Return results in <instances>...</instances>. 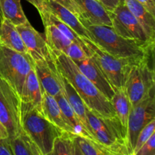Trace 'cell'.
Instances as JSON below:
<instances>
[{
  "mask_svg": "<svg viewBox=\"0 0 155 155\" xmlns=\"http://www.w3.org/2000/svg\"><path fill=\"white\" fill-rule=\"evenodd\" d=\"M27 49L30 57L33 61L45 60L51 58V48L42 35L35 30L29 21L23 24L16 26Z\"/></svg>",
  "mask_w": 155,
  "mask_h": 155,
  "instance_id": "cell-11",
  "label": "cell"
},
{
  "mask_svg": "<svg viewBox=\"0 0 155 155\" xmlns=\"http://www.w3.org/2000/svg\"><path fill=\"white\" fill-rule=\"evenodd\" d=\"M33 64L42 91L54 97L63 90L61 76L58 71L53 55L48 59L33 61Z\"/></svg>",
  "mask_w": 155,
  "mask_h": 155,
  "instance_id": "cell-12",
  "label": "cell"
},
{
  "mask_svg": "<svg viewBox=\"0 0 155 155\" xmlns=\"http://www.w3.org/2000/svg\"><path fill=\"white\" fill-rule=\"evenodd\" d=\"M0 44L25 55H29L16 26L5 18L0 24Z\"/></svg>",
  "mask_w": 155,
  "mask_h": 155,
  "instance_id": "cell-20",
  "label": "cell"
},
{
  "mask_svg": "<svg viewBox=\"0 0 155 155\" xmlns=\"http://www.w3.org/2000/svg\"><path fill=\"white\" fill-rule=\"evenodd\" d=\"M64 54H66L68 58H70L73 61L83 60L88 57L87 54L84 51L83 47L80 44L73 42L70 44Z\"/></svg>",
  "mask_w": 155,
  "mask_h": 155,
  "instance_id": "cell-30",
  "label": "cell"
},
{
  "mask_svg": "<svg viewBox=\"0 0 155 155\" xmlns=\"http://www.w3.org/2000/svg\"><path fill=\"white\" fill-rule=\"evenodd\" d=\"M118 1L120 2V3H124V0H118Z\"/></svg>",
  "mask_w": 155,
  "mask_h": 155,
  "instance_id": "cell-41",
  "label": "cell"
},
{
  "mask_svg": "<svg viewBox=\"0 0 155 155\" xmlns=\"http://www.w3.org/2000/svg\"><path fill=\"white\" fill-rule=\"evenodd\" d=\"M73 142H74V144H73V155H84L82 153V151H80V149L79 148V147L77 146V144L74 142V139H73Z\"/></svg>",
  "mask_w": 155,
  "mask_h": 155,
  "instance_id": "cell-39",
  "label": "cell"
},
{
  "mask_svg": "<svg viewBox=\"0 0 155 155\" xmlns=\"http://www.w3.org/2000/svg\"><path fill=\"white\" fill-rule=\"evenodd\" d=\"M73 144L71 135L64 133L55 139L52 149L47 155H73Z\"/></svg>",
  "mask_w": 155,
  "mask_h": 155,
  "instance_id": "cell-27",
  "label": "cell"
},
{
  "mask_svg": "<svg viewBox=\"0 0 155 155\" xmlns=\"http://www.w3.org/2000/svg\"><path fill=\"white\" fill-rule=\"evenodd\" d=\"M27 1L33 5V6H35L39 12L44 10L46 8L47 0H27Z\"/></svg>",
  "mask_w": 155,
  "mask_h": 155,
  "instance_id": "cell-36",
  "label": "cell"
},
{
  "mask_svg": "<svg viewBox=\"0 0 155 155\" xmlns=\"http://www.w3.org/2000/svg\"><path fill=\"white\" fill-rule=\"evenodd\" d=\"M155 133V120H153L151 122L147 124L139 133L138 136L137 141H136V146H135L134 151L133 155L149 139V138Z\"/></svg>",
  "mask_w": 155,
  "mask_h": 155,
  "instance_id": "cell-29",
  "label": "cell"
},
{
  "mask_svg": "<svg viewBox=\"0 0 155 155\" xmlns=\"http://www.w3.org/2000/svg\"><path fill=\"white\" fill-rule=\"evenodd\" d=\"M4 18L2 16V10H1V5H0V24H1L2 21H3Z\"/></svg>",
  "mask_w": 155,
  "mask_h": 155,
  "instance_id": "cell-40",
  "label": "cell"
},
{
  "mask_svg": "<svg viewBox=\"0 0 155 155\" xmlns=\"http://www.w3.org/2000/svg\"><path fill=\"white\" fill-rule=\"evenodd\" d=\"M154 52L133 65L129 74L125 89L132 106L145 98L155 87Z\"/></svg>",
  "mask_w": 155,
  "mask_h": 155,
  "instance_id": "cell-6",
  "label": "cell"
},
{
  "mask_svg": "<svg viewBox=\"0 0 155 155\" xmlns=\"http://www.w3.org/2000/svg\"><path fill=\"white\" fill-rule=\"evenodd\" d=\"M21 127L23 131L44 155L51 151L55 139L64 133L50 122L42 111L38 110L31 103L22 101Z\"/></svg>",
  "mask_w": 155,
  "mask_h": 155,
  "instance_id": "cell-3",
  "label": "cell"
},
{
  "mask_svg": "<svg viewBox=\"0 0 155 155\" xmlns=\"http://www.w3.org/2000/svg\"><path fill=\"white\" fill-rule=\"evenodd\" d=\"M54 98L57 101L59 107L61 110V113L64 116L68 125L70 126V127L72 130L73 135L80 136H82V137L86 138V139H91V140L95 141L94 138L88 133L87 130L85 129L84 126L82 124L80 120L78 119L75 112L74 111L71 104L68 102L66 96L64 95V89L61 91L58 94H57Z\"/></svg>",
  "mask_w": 155,
  "mask_h": 155,
  "instance_id": "cell-18",
  "label": "cell"
},
{
  "mask_svg": "<svg viewBox=\"0 0 155 155\" xmlns=\"http://www.w3.org/2000/svg\"><path fill=\"white\" fill-rule=\"evenodd\" d=\"M0 5L3 18L15 26L29 21L23 11L21 0H0Z\"/></svg>",
  "mask_w": 155,
  "mask_h": 155,
  "instance_id": "cell-24",
  "label": "cell"
},
{
  "mask_svg": "<svg viewBox=\"0 0 155 155\" xmlns=\"http://www.w3.org/2000/svg\"><path fill=\"white\" fill-rule=\"evenodd\" d=\"M53 1L56 2L58 4L61 5L62 6L68 8L78 18H80V10L74 0H53Z\"/></svg>",
  "mask_w": 155,
  "mask_h": 155,
  "instance_id": "cell-32",
  "label": "cell"
},
{
  "mask_svg": "<svg viewBox=\"0 0 155 155\" xmlns=\"http://www.w3.org/2000/svg\"><path fill=\"white\" fill-rule=\"evenodd\" d=\"M42 111L45 117L54 126L64 133L73 135V132L66 119L61 113L60 107L54 98L45 91H42Z\"/></svg>",
  "mask_w": 155,
  "mask_h": 155,
  "instance_id": "cell-16",
  "label": "cell"
},
{
  "mask_svg": "<svg viewBox=\"0 0 155 155\" xmlns=\"http://www.w3.org/2000/svg\"><path fill=\"white\" fill-rule=\"evenodd\" d=\"M110 15L112 27L118 35L145 44H154L124 3H120L112 12H110Z\"/></svg>",
  "mask_w": 155,
  "mask_h": 155,
  "instance_id": "cell-10",
  "label": "cell"
},
{
  "mask_svg": "<svg viewBox=\"0 0 155 155\" xmlns=\"http://www.w3.org/2000/svg\"><path fill=\"white\" fill-rule=\"evenodd\" d=\"M73 61L76 64L80 72L90 80L109 101H111L114 95V89L95 60L90 56H88L83 60Z\"/></svg>",
  "mask_w": 155,
  "mask_h": 155,
  "instance_id": "cell-13",
  "label": "cell"
},
{
  "mask_svg": "<svg viewBox=\"0 0 155 155\" xmlns=\"http://www.w3.org/2000/svg\"><path fill=\"white\" fill-rule=\"evenodd\" d=\"M133 155H155V133Z\"/></svg>",
  "mask_w": 155,
  "mask_h": 155,
  "instance_id": "cell-31",
  "label": "cell"
},
{
  "mask_svg": "<svg viewBox=\"0 0 155 155\" xmlns=\"http://www.w3.org/2000/svg\"><path fill=\"white\" fill-rule=\"evenodd\" d=\"M8 133L7 130L0 121V141L8 139Z\"/></svg>",
  "mask_w": 155,
  "mask_h": 155,
  "instance_id": "cell-37",
  "label": "cell"
},
{
  "mask_svg": "<svg viewBox=\"0 0 155 155\" xmlns=\"http://www.w3.org/2000/svg\"><path fill=\"white\" fill-rule=\"evenodd\" d=\"M80 10V20L92 25L112 27L110 12L97 0H74Z\"/></svg>",
  "mask_w": 155,
  "mask_h": 155,
  "instance_id": "cell-14",
  "label": "cell"
},
{
  "mask_svg": "<svg viewBox=\"0 0 155 155\" xmlns=\"http://www.w3.org/2000/svg\"><path fill=\"white\" fill-rule=\"evenodd\" d=\"M0 155H14L8 138L0 141Z\"/></svg>",
  "mask_w": 155,
  "mask_h": 155,
  "instance_id": "cell-33",
  "label": "cell"
},
{
  "mask_svg": "<svg viewBox=\"0 0 155 155\" xmlns=\"http://www.w3.org/2000/svg\"><path fill=\"white\" fill-rule=\"evenodd\" d=\"M61 81L62 85H63V89L64 95L66 96L68 102L70 103L71 107L73 108L74 111L75 112L76 115L77 116L78 119L80 120V121L82 123V124L84 126L85 129L87 130L88 133L92 136L90 132V129H89V124H88L87 118H86V104H84V102L83 101L82 98H80V96L79 95V94L77 93V91L75 90V89L73 87L72 85L70 83V82L68 81L64 77H63L61 74ZM92 137H93V136H92Z\"/></svg>",
  "mask_w": 155,
  "mask_h": 155,
  "instance_id": "cell-21",
  "label": "cell"
},
{
  "mask_svg": "<svg viewBox=\"0 0 155 155\" xmlns=\"http://www.w3.org/2000/svg\"><path fill=\"white\" fill-rule=\"evenodd\" d=\"M97 1L101 2L109 12H112L120 4L118 0H97Z\"/></svg>",
  "mask_w": 155,
  "mask_h": 155,
  "instance_id": "cell-34",
  "label": "cell"
},
{
  "mask_svg": "<svg viewBox=\"0 0 155 155\" xmlns=\"http://www.w3.org/2000/svg\"><path fill=\"white\" fill-rule=\"evenodd\" d=\"M82 39L86 45L84 51L88 56L92 57L98 64L114 89L125 87L126 82L132 68L142 59L133 60L114 57L102 51L90 39L87 38H82Z\"/></svg>",
  "mask_w": 155,
  "mask_h": 155,
  "instance_id": "cell-5",
  "label": "cell"
},
{
  "mask_svg": "<svg viewBox=\"0 0 155 155\" xmlns=\"http://www.w3.org/2000/svg\"><path fill=\"white\" fill-rule=\"evenodd\" d=\"M86 114L91 134L96 142L119 152L132 155L127 142V132L117 117H103L86 106Z\"/></svg>",
  "mask_w": 155,
  "mask_h": 155,
  "instance_id": "cell-4",
  "label": "cell"
},
{
  "mask_svg": "<svg viewBox=\"0 0 155 155\" xmlns=\"http://www.w3.org/2000/svg\"><path fill=\"white\" fill-rule=\"evenodd\" d=\"M39 15H40L41 18L42 20V22H47L49 23V24H53L54 27H57L64 35L67 36L71 42H76V43H78L83 47V48H85V44L83 42V39L80 36H79L71 27H68L67 24H65L64 23L62 22L61 20H59L54 14H52L51 12H50L49 11H48L47 9H44V10L41 11L39 12Z\"/></svg>",
  "mask_w": 155,
  "mask_h": 155,
  "instance_id": "cell-26",
  "label": "cell"
},
{
  "mask_svg": "<svg viewBox=\"0 0 155 155\" xmlns=\"http://www.w3.org/2000/svg\"><path fill=\"white\" fill-rule=\"evenodd\" d=\"M0 121L12 139L22 133L21 98L16 90L0 77Z\"/></svg>",
  "mask_w": 155,
  "mask_h": 155,
  "instance_id": "cell-8",
  "label": "cell"
},
{
  "mask_svg": "<svg viewBox=\"0 0 155 155\" xmlns=\"http://www.w3.org/2000/svg\"><path fill=\"white\" fill-rule=\"evenodd\" d=\"M89 31L90 40L102 51L119 58L141 60L154 51V44H145L118 35L113 27L92 25L80 20Z\"/></svg>",
  "mask_w": 155,
  "mask_h": 155,
  "instance_id": "cell-2",
  "label": "cell"
},
{
  "mask_svg": "<svg viewBox=\"0 0 155 155\" xmlns=\"http://www.w3.org/2000/svg\"><path fill=\"white\" fill-rule=\"evenodd\" d=\"M124 3L137 19L152 42L155 41V16L137 0H124Z\"/></svg>",
  "mask_w": 155,
  "mask_h": 155,
  "instance_id": "cell-19",
  "label": "cell"
},
{
  "mask_svg": "<svg viewBox=\"0 0 155 155\" xmlns=\"http://www.w3.org/2000/svg\"><path fill=\"white\" fill-rule=\"evenodd\" d=\"M51 51L58 71L72 85L86 107L103 117H117L110 101L80 72L76 64L64 53Z\"/></svg>",
  "mask_w": 155,
  "mask_h": 155,
  "instance_id": "cell-1",
  "label": "cell"
},
{
  "mask_svg": "<svg viewBox=\"0 0 155 155\" xmlns=\"http://www.w3.org/2000/svg\"><path fill=\"white\" fill-rule=\"evenodd\" d=\"M110 102L114 109L117 117L127 132V124L132 105L125 87L114 89V95Z\"/></svg>",
  "mask_w": 155,
  "mask_h": 155,
  "instance_id": "cell-22",
  "label": "cell"
},
{
  "mask_svg": "<svg viewBox=\"0 0 155 155\" xmlns=\"http://www.w3.org/2000/svg\"><path fill=\"white\" fill-rule=\"evenodd\" d=\"M74 142L84 155H128L101 145L96 141L71 135Z\"/></svg>",
  "mask_w": 155,
  "mask_h": 155,
  "instance_id": "cell-23",
  "label": "cell"
},
{
  "mask_svg": "<svg viewBox=\"0 0 155 155\" xmlns=\"http://www.w3.org/2000/svg\"><path fill=\"white\" fill-rule=\"evenodd\" d=\"M29 139H30V138H29ZM30 147H31L32 152H33V155H44L42 152H41L40 150L38 148V147L36 146V145H35L31 140H30Z\"/></svg>",
  "mask_w": 155,
  "mask_h": 155,
  "instance_id": "cell-38",
  "label": "cell"
},
{
  "mask_svg": "<svg viewBox=\"0 0 155 155\" xmlns=\"http://www.w3.org/2000/svg\"><path fill=\"white\" fill-rule=\"evenodd\" d=\"M20 96L23 102L31 103L42 111V90L35 71L34 64L26 77Z\"/></svg>",
  "mask_w": 155,
  "mask_h": 155,
  "instance_id": "cell-17",
  "label": "cell"
},
{
  "mask_svg": "<svg viewBox=\"0 0 155 155\" xmlns=\"http://www.w3.org/2000/svg\"><path fill=\"white\" fill-rule=\"evenodd\" d=\"M45 9L54 14L59 20L71 27L79 36L90 39L89 31L80 22V19L68 8L53 0H47Z\"/></svg>",
  "mask_w": 155,
  "mask_h": 155,
  "instance_id": "cell-15",
  "label": "cell"
},
{
  "mask_svg": "<svg viewBox=\"0 0 155 155\" xmlns=\"http://www.w3.org/2000/svg\"><path fill=\"white\" fill-rule=\"evenodd\" d=\"M43 24L45 27V41L49 48L52 51L64 53L72 42L53 24L47 22H43Z\"/></svg>",
  "mask_w": 155,
  "mask_h": 155,
  "instance_id": "cell-25",
  "label": "cell"
},
{
  "mask_svg": "<svg viewBox=\"0 0 155 155\" xmlns=\"http://www.w3.org/2000/svg\"><path fill=\"white\" fill-rule=\"evenodd\" d=\"M137 1L142 3L150 13L155 16V2L154 0H137Z\"/></svg>",
  "mask_w": 155,
  "mask_h": 155,
  "instance_id": "cell-35",
  "label": "cell"
},
{
  "mask_svg": "<svg viewBox=\"0 0 155 155\" xmlns=\"http://www.w3.org/2000/svg\"><path fill=\"white\" fill-rule=\"evenodd\" d=\"M14 155H33L30 145V139L24 131L15 137L9 139Z\"/></svg>",
  "mask_w": 155,
  "mask_h": 155,
  "instance_id": "cell-28",
  "label": "cell"
},
{
  "mask_svg": "<svg viewBox=\"0 0 155 155\" xmlns=\"http://www.w3.org/2000/svg\"><path fill=\"white\" fill-rule=\"evenodd\" d=\"M154 2H155V0H154Z\"/></svg>",
  "mask_w": 155,
  "mask_h": 155,
  "instance_id": "cell-42",
  "label": "cell"
},
{
  "mask_svg": "<svg viewBox=\"0 0 155 155\" xmlns=\"http://www.w3.org/2000/svg\"><path fill=\"white\" fill-rule=\"evenodd\" d=\"M155 87L145 98L132 106L127 124V142L133 155L138 136L148 124L155 120Z\"/></svg>",
  "mask_w": 155,
  "mask_h": 155,
  "instance_id": "cell-9",
  "label": "cell"
},
{
  "mask_svg": "<svg viewBox=\"0 0 155 155\" xmlns=\"http://www.w3.org/2000/svg\"><path fill=\"white\" fill-rule=\"evenodd\" d=\"M33 67L29 55L0 44V77L5 80L21 95L27 75Z\"/></svg>",
  "mask_w": 155,
  "mask_h": 155,
  "instance_id": "cell-7",
  "label": "cell"
}]
</instances>
